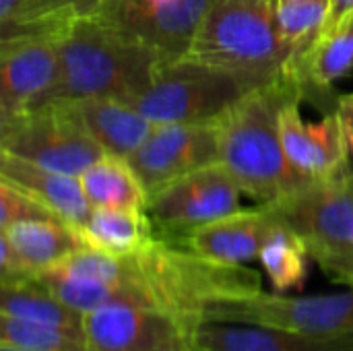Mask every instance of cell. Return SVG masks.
Masks as SVG:
<instances>
[{
	"mask_svg": "<svg viewBox=\"0 0 353 351\" xmlns=\"http://www.w3.org/2000/svg\"><path fill=\"white\" fill-rule=\"evenodd\" d=\"M300 99H290L279 112V130L292 168L306 182L333 178L352 163L347 143L337 112L321 122H306L298 108Z\"/></svg>",
	"mask_w": 353,
	"mask_h": 351,
	"instance_id": "13",
	"label": "cell"
},
{
	"mask_svg": "<svg viewBox=\"0 0 353 351\" xmlns=\"http://www.w3.org/2000/svg\"><path fill=\"white\" fill-rule=\"evenodd\" d=\"M217 2L219 0H170L105 25L145 43L163 60V64H170L186 56L199 27Z\"/></svg>",
	"mask_w": 353,
	"mask_h": 351,
	"instance_id": "16",
	"label": "cell"
},
{
	"mask_svg": "<svg viewBox=\"0 0 353 351\" xmlns=\"http://www.w3.org/2000/svg\"><path fill=\"white\" fill-rule=\"evenodd\" d=\"M246 93L232 74L180 58L163 64L153 83L128 106L155 124L213 122Z\"/></svg>",
	"mask_w": 353,
	"mask_h": 351,
	"instance_id": "6",
	"label": "cell"
},
{
	"mask_svg": "<svg viewBox=\"0 0 353 351\" xmlns=\"http://www.w3.org/2000/svg\"><path fill=\"white\" fill-rule=\"evenodd\" d=\"M79 182L93 209L147 211V190L124 157L105 153L83 176H79Z\"/></svg>",
	"mask_w": 353,
	"mask_h": 351,
	"instance_id": "22",
	"label": "cell"
},
{
	"mask_svg": "<svg viewBox=\"0 0 353 351\" xmlns=\"http://www.w3.org/2000/svg\"><path fill=\"white\" fill-rule=\"evenodd\" d=\"M329 17V0H304L296 4H275V23L281 41L290 50L283 79L304 60L323 35Z\"/></svg>",
	"mask_w": 353,
	"mask_h": 351,
	"instance_id": "26",
	"label": "cell"
},
{
	"mask_svg": "<svg viewBox=\"0 0 353 351\" xmlns=\"http://www.w3.org/2000/svg\"><path fill=\"white\" fill-rule=\"evenodd\" d=\"M199 351H353V335H304L242 323H201Z\"/></svg>",
	"mask_w": 353,
	"mask_h": 351,
	"instance_id": "17",
	"label": "cell"
},
{
	"mask_svg": "<svg viewBox=\"0 0 353 351\" xmlns=\"http://www.w3.org/2000/svg\"><path fill=\"white\" fill-rule=\"evenodd\" d=\"M0 351H21V350H12V348H0Z\"/></svg>",
	"mask_w": 353,
	"mask_h": 351,
	"instance_id": "33",
	"label": "cell"
},
{
	"mask_svg": "<svg viewBox=\"0 0 353 351\" xmlns=\"http://www.w3.org/2000/svg\"><path fill=\"white\" fill-rule=\"evenodd\" d=\"M242 188L221 166L201 168L149 197L147 215L157 238L176 240L205 223L238 213Z\"/></svg>",
	"mask_w": 353,
	"mask_h": 351,
	"instance_id": "9",
	"label": "cell"
},
{
	"mask_svg": "<svg viewBox=\"0 0 353 351\" xmlns=\"http://www.w3.org/2000/svg\"><path fill=\"white\" fill-rule=\"evenodd\" d=\"M196 351H199V350H196Z\"/></svg>",
	"mask_w": 353,
	"mask_h": 351,
	"instance_id": "34",
	"label": "cell"
},
{
	"mask_svg": "<svg viewBox=\"0 0 353 351\" xmlns=\"http://www.w3.org/2000/svg\"><path fill=\"white\" fill-rule=\"evenodd\" d=\"M0 149L74 178L105 155L101 145L62 103H46L0 122Z\"/></svg>",
	"mask_w": 353,
	"mask_h": 351,
	"instance_id": "7",
	"label": "cell"
},
{
	"mask_svg": "<svg viewBox=\"0 0 353 351\" xmlns=\"http://www.w3.org/2000/svg\"><path fill=\"white\" fill-rule=\"evenodd\" d=\"M147 197L201 168L219 163L217 120L196 124H157L128 157Z\"/></svg>",
	"mask_w": 353,
	"mask_h": 351,
	"instance_id": "11",
	"label": "cell"
},
{
	"mask_svg": "<svg viewBox=\"0 0 353 351\" xmlns=\"http://www.w3.org/2000/svg\"><path fill=\"white\" fill-rule=\"evenodd\" d=\"M275 221V211L269 205H259L256 209H240L238 213L205 223L172 242L217 263L244 265L259 261Z\"/></svg>",
	"mask_w": 353,
	"mask_h": 351,
	"instance_id": "15",
	"label": "cell"
},
{
	"mask_svg": "<svg viewBox=\"0 0 353 351\" xmlns=\"http://www.w3.org/2000/svg\"><path fill=\"white\" fill-rule=\"evenodd\" d=\"M296 2H304V0H273V4H296Z\"/></svg>",
	"mask_w": 353,
	"mask_h": 351,
	"instance_id": "32",
	"label": "cell"
},
{
	"mask_svg": "<svg viewBox=\"0 0 353 351\" xmlns=\"http://www.w3.org/2000/svg\"><path fill=\"white\" fill-rule=\"evenodd\" d=\"M35 279L83 314L128 304L201 323L213 304L263 290L256 271L205 259L163 238L126 257L79 248Z\"/></svg>",
	"mask_w": 353,
	"mask_h": 351,
	"instance_id": "1",
	"label": "cell"
},
{
	"mask_svg": "<svg viewBox=\"0 0 353 351\" xmlns=\"http://www.w3.org/2000/svg\"><path fill=\"white\" fill-rule=\"evenodd\" d=\"M79 248H85L79 232L62 221H19L0 228V281L8 285L33 279Z\"/></svg>",
	"mask_w": 353,
	"mask_h": 351,
	"instance_id": "14",
	"label": "cell"
},
{
	"mask_svg": "<svg viewBox=\"0 0 353 351\" xmlns=\"http://www.w3.org/2000/svg\"><path fill=\"white\" fill-rule=\"evenodd\" d=\"M161 66L163 60L145 43L91 14H81L60 39V83L48 103L87 97L130 103L153 83Z\"/></svg>",
	"mask_w": 353,
	"mask_h": 351,
	"instance_id": "3",
	"label": "cell"
},
{
	"mask_svg": "<svg viewBox=\"0 0 353 351\" xmlns=\"http://www.w3.org/2000/svg\"><path fill=\"white\" fill-rule=\"evenodd\" d=\"M62 106L101 145L105 153L124 159H128L157 126L132 106L112 97L72 99L62 101Z\"/></svg>",
	"mask_w": 353,
	"mask_h": 351,
	"instance_id": "18",
	"label": "cell"
},
{
	"mask_svg": "<svg viewBox=\"0 0 353 351\" xmlns=\"http://www.w3.org/2000/svg\"><path fill=\"white\" fill-rule=\"evenodd\" d=\"M337 116L343 128V137L347 143V151H350V159L353 163V93L350 95H341L337 101Z\"/></svg>",
	"mask_w": 353,
	"mask_h": 351,
	"instance_id": "29",
	"label": "cell"
},
{
	"mask_svg": "<svg viewBox=\"0 0 353 351\" xmlns=\"http://www.w3.org/2000/svg\"><path fill=\"white\" fill-rule=\"evenodd\" d=\"M294 97L300 99L281 81L246 93L217 118L219 163L259 205H273L308 184L292 168L279 130V112Z\"/></svg>",
	"mask_w": 353,
	"mask_h": 351,
	"instance_id": "2",
	"label": "cell"
},
{
	"mask_svg": "<svg viewBox=\"0 0 353 351\" xmlns=\"http://www.w3.org/2000/svg\"><path fill=\"white\" fill-rule=\"evenodd\" d=\"M77 232L85 248L112 257L139 252L157 238L147 211L130 209H93Z\"/></svg>",
	"mask_w": 353,
	"mask_h": 351,
	"instance_id": "21",
	"label": "cell"
},
{
	"mask_svg": "<svg viewBox=\"0 0 353 351\" xmlns=\"http://www.w3.org/2000/svg\"><path fill=\"white\" fill-rule=\"evenodd\" d=\"M184 58L232 74L246 91L281 83L290 50L279 37L273 0H219Z\"/></svg>",
	"mask_w": 353,
	"mask_h": 351,
	"instance_id": "4",
	"label": "cell"
},
{
	"mask_svg": "<svg viewBox=\"0 0 353 351\" xmlns=\"http://www.w3.org/2000/svg\"><path fill=\"white\" fill-rule=\"evenodd\" d=\"M0 348L21 351H91L83 327L33 323L2 314Z\"/></svg>",
	"mask_w": 353,
	"mask_h": 351,
	"instance_id": "27",
	"label": "cell"
},
{
	"mask_svg": "<svg viewBox=\"0 0 353 351\" xmlns=\"http://www.w3.org/2000/svg\"><path fill=\"white\" fill-rule=\"evenodd\" d=\"M79 17L66 0H0V41L19 37L62 39Z\"/></svg>",
	"mask_w": 353,
	"mask_h": 351,
	"instance_id": "23",
	"label": "cell"
},
{
	"mask_svg": "<svg viewBox=\"0 0 353 351\" xmlns=\"http://www.w3.org/2000/svg\"><path fill=\"white\" fill-rule=\"evenodd\" d=\"M353 70V12L333 31L321 35L304 60L283 79L300 97L312 91H331Z\"/></svg>",
	"mask_w": 353,
	"mask_h": 351,
	"instance_id": "20",
	"label": "cell"
},
{
	"mask_svg": "<svg viewBox=\"0 0 353 351\" xmlns=\"http://www.w3.org/2000/svg\"><path fill=\"white\" fill-rule=\"evenodd\" d=\"M0 314L21 321L62 325V327H83L85 314L62 302L35 277L19 283L2 285Z\"/></svg>",
	"mask_w": 353,
	"mask_h": 351,
	"instance_id": "24",
	"label": "cell"
},
{
	"mask_svg": "<svg viewBox=\"0 0 353 351\" xmlns=\"http://www.w3.org/2000/svg\"><path fill=\"white\" fill-rule=\"evenodd\" d=\"M19 221H62L50 207L0 178V228ZM64 223V221H62Z\"/></svg>",
	"mask_w": 353,
	"mask_h": 351,
	"instance_id": "28",
	"label": "cell"
},
{
	"mask_svg": "<svg viewBox=\"0 0 353 351\" xmlns=\"http://www.w3.org/2000/svg\"><path fill=\"white\" fill-rule=\"evenodd\" d=\"M242 323L304 335H353V290L323 296L256 292L213 304L205 323Z\"/></svg>",
	"mask_w": 353,
	"mask_h": 351,
	"instance_id": "8",
	"label": "cell"
},
{
	"mask_svg": "<svg viewBox=\"0 0 353 351\" xmlns=\"http://www.w3.org/2000/svg\"><path fill=\"white\" fill-rule=\"evenodd\" d=\"M0 178L25 190L46 207H50L64 223L79 230L91 215L93 207L87 201L79 178L54 172L31 161H25L0 149Z\"/></svg>",
	"mask_w": 353,
	"mask_h": 351,
	"instance_id": "19",
	"label": "cell"
},
{
	"mask_svg": "<svg viewBox=\"0 0 353 351\" xmlns=\"http://www.w3.org/2000/svg\"><path fill=\"white\" fill-rule=\"evenodd\" d=\"M304 242L308 257L339 285L353 290V168L308 182L269 205Z\"/></svg>",
	"mask_w": 353,
	"mask_h": 351,
	"instance_id": "5",
	"label": "cell"
},
{
	"mask_svg": "<svg viewBox=\"0 0 353 351\" xmlns=\"http://www.w3.org/2000/svg\"><path fill=\"white\" fill-rule=\"evenodd\" d=\"M353 12V0H329V17L323 29V35L333 31L347 14Z\"/></svg>",
	"mask_w": 353,
	"mask_h": 351,
	"instance_id": "30",
	"label": "cell"
},
{
	"mask_svg": "<svg viewBox=\"0 0 353 351\" xmlns=\"http://www.w3.org/2000/svg\"><path fill=\"white\" fill-rule=\"evenodd\" d=\"M201 321L128 304L85 312L83 329L91 351H196Z\"/></svg>",
	"mask_w": 353,
	"mask_h": 351,
	"instance_id": "10",
	"label": "cell"
},
{
	"mask_svg": "<svg viewBox=\"0 0 353 351\" xmlns=\"http://www.w3.org/2000/svg\"><path fill=\"white\" fill-rule=\"evenodd\" d=\"M60 83V39L19 37L0 43V122L43 103Z\"/></svg>",
	"mask_w": 353,
	"mask_h": 351,
	"instance_id": "12",
	"label": "cell"
},
{
	"mask_svg": "<svg viewBox=\"0 0 353 351\" xmlns=\"http://www.w3.org/2000/svg\"><path fill=\"white\" fill-rule=\"evenodd\" d=\"M308 259L310 257L304 242L277 215V221L271 228L259 254V261L273 290L279 294H285L296 288L300 290L308 275Z\"/></svg>",
	"mask_w": 353,
	"mask_h": 351,
	"instance_id": "25",
	"label": "cell"
},
{
	"mask_svg": "<svg viewBox=\"0 0 353 351\" xmlns=\"http://www.w3.org/2000/svg\"><path fill=\"white\" fill-rule=\"evenodd\" d=\"M68 4H72L74 6V10L79 12V14H91L99 4H103L105 0H66Z\"/></svg>",
	"mask_w": 353,
	"mask_h": 351,
	"instance_id": "31",
	"label": "cell"
}]
</instances>
